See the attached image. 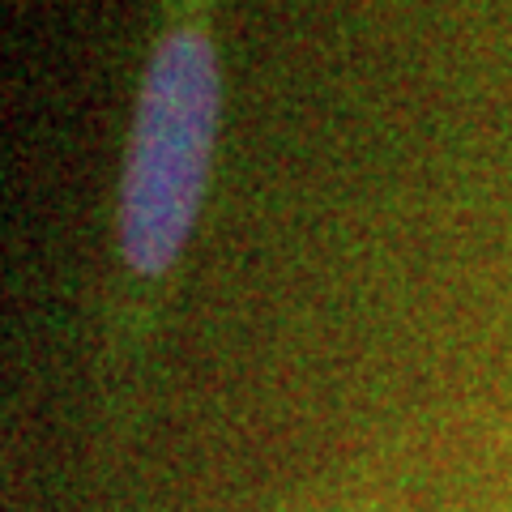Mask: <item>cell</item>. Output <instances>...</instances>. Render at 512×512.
<instances>
[{"instance_id": "1", "label": "cell", "mask_w": 512, "mask_h": 512, "mask_svg": "<svg viewBox=\"0 0 512 512\" xmlns=\"http://www.w3.org/2000/svg\"><path fill=\"white\" fill-rule=\"evenodd\" d=\"M214 5L218 0H167V22L137 86L116 239L128 274L146 282L180 261L210 188L222 116Z\"/></svg>"}]
</instances>
